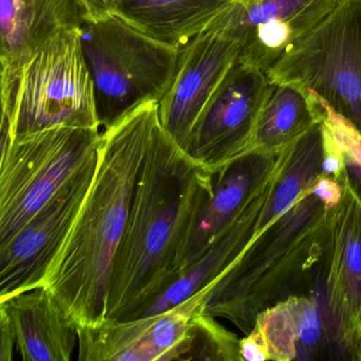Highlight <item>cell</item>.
Listing matches in <instances>:
<instances>
[{"label": "cell", "instance_id": "8fae6325", "mask_svg": "<svg viewBox=\"0 0 361 361\" xmlns=\"http://www.w3.org/2000/svg\"><path fill=\"white\" fill-rule=\"evenodd\" d=\"M329 226L325 300L346 359L361 361V200L345 170Z\"/></svg>", "mask_w": 361, "mask_h": 361}, {"label": "cell", "instance_id": "603a6c76", "mask_svg": "<svg viewBox=\"0 0 361 361\" xmlns=\"http://www.w3.org/2000/svg\"><path fill=\"white\" fill-rule=\"evenodd\" d=\"M320 109L321 121L339 145L343 154L346 176L361 200V134L348 120L338 115L321 100Z\"/></svg>", "mask_w": 361, "mask_h": 361}, {"label": "cell", "instance_id": "ba28073f", "mask_svg": "<svg viewBox=\"0 0 361 361\" xmlns=\"http://www.w3.org/2000/svg\"><path fill=\"white\" fill-rule=\"evenodd\" d=\"M268 85L267 73L238 58L196 122L185 151L211 172L252 151Z\"/></svg>", "mask_w": 361, "mask_h": 361}, {"label": "cell", "instance_id": "e0dca14e", "mask_svg": "<svg viewBox=\"0 0 361 361\" xmlns=\"http://www.w3.org/2000/svg\"><path fill=\"white\" fill-rule=\"evenodd\" d=\"M25 361H69L79 342V324L47 288L35 287L0 299Z\"/></svg>", "mask_w": 361, "mask_h": 361}, {"label": "cell", "instance_id": "484cf974", "mask_svg": "<svg viewBox=\"0 0 361 361\" xmlns=\"http://www.w3.org/2000/svg\"><path fill=\"white\" fill-rule=\"evenodd\" d=\"M122 0H80L87 20H100L115 14Z\"/></svg>", "mask_w": 361, "mask_h": 361}, {"label": "cell", "instance_id": "5bb4252c", "mask_svg": "<svg viewBox=\"0 0 361 361\" xmlns=\"http://www.w3.org/2000/svg\"><path fill=\"white\" fill-rule=\"evenodd\" d=\"M283 152L268 153L253 149L213 172L212 193L200 208L181 249L179 276L268 187Z\"/></svg>", "mask_w": 361, "mask_h": 361}, {"label": "cell", "instance_id": "7402d4cb", "mask_svg": "<svg viewBox=\"0 0 361 361\" xmlns=\"http://www.w3.org/2000/svg\"><path fill=\"white\" fill-rule=\"evenodd\" d=\"M214 318L204 312L198 314L189 360L242 361L240 339Z\"/></svg>", "mask_w": 361, "mask_h": 361}, {"label": "cell", "instance_id": "4fadbf2b", "mask_svg": "<svg viewBox=\"0 0 361 361\" xmlns=\"http://www.w3.org/2000/svg\"><path fill=\"white\" fill-rule=\"evenodd\" d=\"M238 58V46L211 28L181 48L174 77L158 102V113L164 130L183 149L196 122Z\"/></svg>", "mask_w": 361, "mask_h": 361}, {"label": "cell", "instance_id": "ac0fdd59", "mask_svg": "<svg viewBox=\"0 0 361 361\" xmlns=\"http://www.w3.org/2000/svg\"><path fill=\"white\" fill-rule=\"evenodd\" d=\"M269 185L270 183L252 200L233 225L190 265L176 282L173 283L161 295L145 308L137 318L166 312L198 291H204L207 295L215 283L240 259L257 236V223Z\"/></svg>", "mask_w": 361, "mask_h": 361}, {"label": "cell", "instance_id": "6da1fadb", "mask_svg": "<svg viewBox=\"0 0 361 361\" xmlns=\"http://www.w3.org/2000/svg\"><path fill=\"white\" fill-rule=\"evenodd\" d=\"M212 188L213 172L158 122L116 255L106 319H136L178 280L181 249Z\"/></svg>", "mask_w": 361, "mask_h": 361}, {"label": "cell", "instance_id": "44dd1931", "mask_svg": "<svg viewBox=\"0 0 361 361\" xmlns=\"http://www.w3.org/2000/svg\"><path fill=\"white\" fill-rule=\"evenodd\" d=\"M321 121L283 152L257 223V233L274 223L323 176Z\"/></svg>", "mask_w": 361, "mask_h": 361}, {"label": "cell", "instance_id": "9c48e42d", "mask_svg": "<svg viewBox=\"0 0 361 361\" xmlns=\"http://www.w3.org/2000/svg\"><path fill=\"white\" fill-rule=\"evenodd\" d=\"M206 300L198 291L166 312L130 320L106 319L79 327L80 361L189 360L196 318Z\"/></svg>", "mask_w": 361, "mask_h": 361}, {"label": "cell", "instance_id": "3957f363", "mask_svg": "<svg viewBox=\"0 0 361 361\" xmlns=\"http://www.w3.org/2000/svg\"><path fill=\"white\" fill-rule=\"evenodd\" d=\"M302 194L270 224L206 295L204 312L248 335L257 316L293 295H312L325 276L334 209Z\"/></svg>", "mask_w": 361, "mask_h": 361}, {"label": "cell", "instance_id": "7a4b0ae2", "mask_svg": "<svg viewBox=\"0 0 361 361\" xmlns=\"http://www.w3.org/2000/svg\"><path fill=\"white\" fill-rule=\"evenodd\" d=\"M157 102L141 105L103 130L90 190L46 274L47 287L79 326L106 319L116 255L152 135Z\"/></svg>", "mask_w": 361, "mask_h": 361}, {"label": "cell", "instance_id": "52a82bcc", "mask_svg": "<svg viewBox=\"0 0 361 361\" xmlns=\"http://www.w3.org/2000/svg\"><path fill=\"white\" fill-rule=\"evenodd\" d=\"M267 75L312 92L361 134V0H342Z\"/></svg>", "mask_w": 361, "mask_h": 361}, {"label": "cell", "instance_id": "9a60e30c", "mask_svg": "<svg viewBox=\"0 0 361 361\" xmlns=\"http://www.w3.org/2000/svg\"><path fill=\"white\" fill-rule=\"evenodd\" d=\"M268 360L345 359L321 291L293 295L262 312L250 331Z\"/></svg>", "mask_w": 361, "mask_h": 361}, {"label": "cell", "instance_id": "30bf717a", "mask_svg": "<svg viewBox=\"0 0 361 361\" xmlns=\"http://www.w3.org/2000/svg\"><path fill=\"white\" fill-rule=\"evenodd\" d=\"M342 0H232L209 28L233 42L238 59L264 73Z\"/></svg>", "mask_w": 361, "mask_h": 361}, {"label": "cell", "instance_id": "cb8c5ba5", "mask_svg": "<svg viewBox=\"0 0 361 361\" xmlns=\"http://www.w3.org/2000/svg\"><path fill=\"white\" fill-rule=\"evenodd\" d=\"M16 350V334L7 312L0 310V361H11Z\"/></svg>", "mask_w": 361, "mask_h": 361}, {"label": "cell", "instance_id": "2e32d148", "mask_svg": "<svg viewBox=\"0 0 361 361\" xmlns=\"http://www.w3.org/2000/svg\"><path fill=\"white\" fill-rule=\"evenodd\" d=\"M87 20L80 0H0L1 109L11 113L27 61L64 29Z\"/></svg>", "mask_w": 361, "mask_h": 361}, {"label": "cell", "instance_id": "d4e9b609", "mask_svg": "<svg viewBox=\"0 0 361 361\" xmlns=\"http://www.w3.org/2000/svg\"><path fill=\"white\" fill-rule=\"evenodd\" d=\"M312 190L329 208L337 207L343 195V185L341 180L340 179L337 180L324 175L319 178Z\"/></svg>", "mask_w": 361, "mask_h": 361}, {"label": "cell", "instance_id": "8992f818", "mask_svg": "<svg viewBox=\"0 0 361 361\" xmlns=\"http://www.w3.org/2000/svg\"><path fill=\"white\" fill-rule=\"evenodd\" d=\"M58 126L101 130L81 28L60 31L30 56L18 80L11 117L1 118V130L11 141Z\"/></svg>", "mask_w": 361, "mask_h": 361}, {"label": "cell", "instance_id": "d6986e66", "mask_svg": "<svg viewBox=\"0 0 361 361\" xmlns=\"http://www.w3.org/2000/svg\"><path fill=\"white\" fill-rule=\"evenodd\" d=\"M232 0H122L116 16L149 37L185 47L206 31Z\"/></svg>", "mask_w": 361, "mask_h": 361}, {"label": "cell", "instance_id": "ffe728a7", "mask_svg": "<svg viewBox=\"0 0 361 361\" xmlns=\"http://www.w3.org/2000/svg\"><path fill=\"white\" fill-rule=\"evenodd\" d=\"M320 121V101L314 94L295 84L269 80L253 149L280 153Z\"/></svg>", "mask_w": 361, "mask_h": 361}, {"label": "cell", "instance_id": "7c38bea8", "mask_svg": "<svg viewBox=\"0 0 361 361\" xmlns=\"http://www.w3.org/2000/svg\"><path fill=\"white\" fill-rule=\"evenodd\" d=\"M98 164V162H97ZM97 164L52 198L0 249V299L42 286L83 204Z\"/></svg>", "mask_w": 361, "mask_h": 361}, {"label": "cell", "instance_id": "5b68a950", "mask_svg": "<svg viewBox=\"0 0 361 361\" xmlns=\"http://www.w3.org/2000/svg\"><path fill=\"white\" fill-rule=\"evenodd\" d=\"M82 47L103 130L147 102H159L174 77L180 49L161 43L113 14L86 20Z\"/></svg>", "mask_w": 361, "mask_h": 361}, {"label": "cell", "instance_id": "277c9868", "mask_svg": "<svg viewBox=\"0 0 361 361\" xmlns=\"http://www.w3.org/2000/svg\"><path fill=\"white\" fill-rule=\"evenodd\" d=\"M100 128L58 126L1 141L0 249L52 198L96 166Z\"/></svg>", "mask_w": 361, "mask_h": 361}]
</instances>
